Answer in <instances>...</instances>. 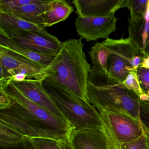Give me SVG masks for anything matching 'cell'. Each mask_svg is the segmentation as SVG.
I'll return each mask as SVG.
<instances>
[{
    "instance_id": "cell-1",
    "label": "cell",
    "mask_w": 149,
    "mask_h": 149,
    "mask_svg": "<svg viewBox=\"0 0 149 149\" xmlns=\"http://www.w3.org/2000/svg\"><path fill=\"white\" fill-rule=\"evenodd\" d=\"M0 87L12 99L9 106L0 109V122L30 139L69 137L74 129L68 122L29 100L12 81Z\"/></svg>"
},
{
    "instance_id": "cell-2",
    "label": "cell",
    "mask_w": 149,
    "mask_h": 149,
    "mask_svg": "<svg viewBox=\"0 0 149 149\" xmlns=\"http://www.w3.org/2000/svg\"><path fill=\"white\" fill-rule=\"evenodd\" d=\"M88 95L90 103L98 110L122 112L149 126V102L143 101L122 83L91 67L89 75Z\"/></svg>"
},
{
    "instance_id": "cell-3",
    "label": "cell",
    "mask_w": 149,
    "mask_h": 149,
    "mask_svg": "<svg viewBox=\"0 0 149 149\" xmlns=\"http://www.w3.org/2000/svg\"><path fill=\"white\" fill-rule=\"evenodd\" d=\"M82 40L72 39L63 42L60 52L44 71L47 76L90 102L88 80L91 67L86 59Z\"/></svg>"
},
{
    "instance_id": "cell-4",
    "label": "cell",
    "mask_w": 149,
    "mask_h": 149,
    "mask_svg": "<svg viewBox=\"0 0 149 149\" xmlns=\"http://www.w3.org/2000/svg\"><path fill=\"white\" fill-rule=\"evenodd\" d=\"M89 56L92 67L119 83L137 70L145 59L129 38H108L96 42L91 47Z\"/></svg>"
},
{
    "instance_id": "cell-5",
    "label": "cell",
    "mask_w": 149,
    "mask_h": 149,
    "mask_svg": "<svg viewBox=\"0 0 149 149\" xmlns=\"http://www.w3.org/2000/svg\"><path fill=\"white\" fill-rule=\"evenodd\" d=\"M42 85L74 130H103L99 112L90 103L78 97L64 85L48 76L42 79Z\"/></svg>"
},
{
    "instance_id": "cell-6",
    "label": "cell",
    "mask_w": 149,
    "mask_h": 149,
    "mask_svg": "<svg viewBox=\"0 0 149 149\" xmlns=\"http://www.w3.org/2000/svg\"><path fill=\"white\" fill-rule=\"evenodd\" d=\"M103 130L113 149L134 141L146 133L147 128L137 119L122 112L102 110L98 111Z\"/></svg>"
},
{
    "instance_id": "cell-7",
    "label": "cell",
    "mask_w": 149,
    "mask_h": 149,
    "mask_svg": "<svg viewBox=\"0 0 149 149\" xmlns=\"http://www.w3.org/2000/svg\"><path fill=\"white\" fill-rule=\"evenodd\" d=\"M0 35L17 45L48 55L56 56L62 42L50 34L0 28Z\"/></svg>"
},
{
    "instance_id": "cell-8",
    "label": "cell",
    "mask_w": 149,
    "mask_h": 149,
    "mask_svg": "<svg viewBox=\"0 0 149 149\" xmlns=\"http://www.w3.org/2000/svg\"><path fill=\"white\" fill-rule=\"evenodd\" d=\"M0 66L12 78L16 74L26 75L27 79L40 80L47 75L44 67L26 57L0 47Z\"/></svg>"
},
{
    "instance_id": "cell-9",
    "label": "cell",
    "mask_w": 149,
    "mask_h": 149,
    "mask_svg": "<svg viewBox=\"0 0 149 149\" xmlns=\"http://www.w3.org/2000/svg\"><path fill=\"white\" fill-rule=\"evenodd\" d=\"M117 20L115 15L106 17H77L75 24L81 39L89 42L109 38L111 34L116 30Z\"/></svg>"
},
{
    "instance_id": "cell-10",
    "label": "cell",
    "mask_w": 149,
    "mask_h": 149,
    "mask_svg": "<svg viewBox=\"0 0 149 149\" xmlns=\"http://www.w3.org/2000/svg\"><path fill=\"white\" fill-rule=\"evenodd\" d=\"M127 0H73L75 13L80 18L109 17L123 8Z\"/></svg>"
},
{
    "instance_id": "cell-11",
    "label": "cell",
    "mask_w": 149,
    "mask_h": 149,
    "mask_svg": "<svg viewBox=\"0 0 149 149\" xmlns=\"http://www.w3.org/2000/svg\"><path fill=\"white\" fill-rule=\"evenodd\" d=\"M42 79H26L21 82H12L29 100L63 121L68 122L44 90L42 85Z\"/></svg>"
},
{
    "instance_id": "cell-12",
    "label": "cell",
    "mask_w": 149,
    "mask_h": 149,
    "mask_svg": "<svg viewBox=\"0 0 149 149\" xmlns=\"http://www.w3.org/2000/svg\"><path fill=\"white\" fill-rule=\"evenodd\" d=\"M128 21V38L144 57L149 58V0L143 15L130 17Z\"/></svg>"
},
{
    "instance_id": "cell-13",
    "label": "cell",
    "mask_w": 149,
    "mask_h": 149,
    "mask_svg": "<svg viewBox=\"0 0 149 149\" xmlns=\"http://www.w3.org/2000/svg\"><path fill=\"white\" fill-rule=\"evenodd\" d=\"M69 139L74 149H113L101 129L73 130Z\"/></svg>"
},
{
    "instance_id": "cell-14",
    "label": "cell",
    "mask_w": 149,
    "mask_h": 149,
    "mask_svg": "<svg viewBox=\"0 0 149 149\" xmlns=\"http://www.w3.org/2000/svg\"><path fill=\"white\" fill-rule=\"evenodd\" d=\"M50 1L35 0L31 4L19 8H0V12L19 17L42 26L43 15L48 9Z\"/></svg>"
},
{
    "instance_id": "cell-15",
    "label": "cell",
    "mask_w": 149,
    "mask_h": 149,
    "mask_svg": "<svg viewBox=\"0 0 149 149\" xmlns=\"http://www.w3.org/2000/svg\"><path fill=\"white\" fill-rule=\"evenodd\" d=\"M74 10L73 6L65 0H51L43 15L42 26L51 27L65 21Z\"/></svg>"
},
{
    "instance_id": "cell-16",
    "label": "cell",
    "mask_w": 149,
    "mask_h": 149,
    "mask_svg": "<svg viewBox=\"0 0 149 149\" xmlns=\"http://www.w3.org/2000/svg\"><path fill=\"white\" fill-rule=\"evenodd\" d=\"M0 47L37 63L45 68L51 63L56 56L41 54L21 47L1 35H0Z\"/></svg>"
},
{
    "instance_id": "cell-17",
    "label": "cell",
    "mask_w": 149,
    "mask_h": 149,
    "mask_svg": "<svg viewBox=\"0 0 149 149\" xmlns=\"http://www.w3.org/2000/svg\"><path fill=\"white\" fill-rule=\"evenodd\" d=\"M0 28L22 31H34L48 34L45 28L16 16L0 12Z\"/></svg>"
},
{
    "instance_id": "cell-18",
    "label": "cell",
    "mask_w": 149,
    "mask_h": 149,
    "mask_svg": "<svg viewBox=\"0 0 149 149\" xmlns=\"http://www.w3.org/2000/svg\"><path fill=\"white\" fill-rule=\"evenodd\" d=\"M25 137L13 129L0 122V146L17 143Z\"/></svg>"
},
{
    "instance_id": "cell-19",
    "label": "cell",
    "mask_w": 149,
    "mask_h": 149,
    "mask_svg": "<svg viewBox=\"0 0 149 149\" xmlns=\"http://www.w3.org/2000/svg\"><path fill=\"white\" fill-rule=\"evenodd\" d=\"M141 89L149 102V58H145L136 70Z\"/></svg>"
},
{
    "instance_id": "cell-20",
    "label": "cell",
    "mask_w": 149,
    "mask_h": 149,
    "mask_svg": "<svg viewBox=\"0 0 149 149\" xmlns=\"http://www.w3.org/2000/svg\"><path fill=\"white\" fill-rule=\"evenodd\" d=\"M122 84L125 87L136 93L143 101L149 102L140 87L136 70L131 71Z\"/></svg>"
},
{
    "instance_id": "cell-21",
    "label": "cell",
    "mask_w": 149,
    "mask_h": 149,
    "mask_svg": "<svg viewBox=\"0 0 149 149\" xmlns=\"http://www.w3.org/2000/svg\"><path fill=\"white\" fill-rule=\"evenodd\" d=\"M149 0H127L126 7L130 10L131 17H140L145 13Z\"/></svg>"
},
{
    "instance_id": "cell-22",
    "label": "cell",
    "mask_w": 149,
    "mask_h": 149,
    "mask_svg": "<svg viewBox=\"0 0 149 149\" xmlns=\"http://www.w3.org/2000/svg\"><path fill=\"white\" fill-rule=\"evenodd\" d=\"M37 149H61L59 140L49 138L31 139Z\"/></svg>"
},
{
    "instance_id": "cell-23",
    "label": "cell",
    "mask_w": 149,
    "mask_h": 149,
    "mask_svg": "<svg viewBox=\"0 0 149 149\" xmlns=\"http://www.w3.org/2000/svg\"><path fill=\"white\" fill-rule=\"evenodd\" d=\"M120 149H148L146 133L136 140L123 144Z\"/></svg>"
},
{
    "instance_id": "cell-24",
    "label": "cell",
    "mask_w": 149,
    "mask_h": 149,
    "mask_svg": "<svg viewBox=\"0 0 149 149\" xmlns=\"http://www.w3.org/2000/svg\"><path fill=\"white\" fill-rule=\"evenodd\" d=\"M35 0H0V8H19L33 3Z\"/></svg>"
},
{
    "instance_id": "cell-25",
    "label": "cell",
    "mask_w": 149,
    "mask_h": 149,
    "mask_svg": "<svg viewBox=\"0 0 149 149\" xmlns=\"http://www.w3.org/2000/svg\"><path fill=\"white\" fill-rule=\"evenodd\" d=\"M0 149H37L31 139L25 137L21 141L14 144L0 146Z\"/></svg>"
},
{
    "instance_id": "cell-26",
    "label": "cell",
    "mask_w": 149,
    "mask_h": 149,
    "mask_svg": "<svg viewBox=\"0 0 149 149\" xmlns=\"http://www.w3.org/2000/svg\"><path fill=\"white\" fill-rule=\"evenodd\" d=\"M11 103V97L7 94L3 88L0 87V109L7 108Z\"/></svg>"
},
{
    "instance_id": "cell-27",
    "label": "cell",
    "mask_w": 149,
    "mask_h": 149,
    "mask_svg": "<svg viewBox=\"0 0 149 149\" xmlns=\"http://www.w3.org/2000/svg\"><path fill=\"white\" fill-rule=\"evenodd\" d=\"M61 149H74L70 143L69 137L63 138L59 139Z\"/></svg>"
},
{
    "instance_id": "cell-28",
    "label": "cell",
    "mask_w": 149,
    "mask_h": 149,
    "mask_svg": "<svg viewBox=\"0 0 149 149\" xmlns=\"http://www.w3.org/2000/svg\"><path fill=\"white\" fill-rule=\"evenodd\" d=\"M146 140H147V147H148V149H149V126L146 131Z\"/></svg>"
}]
</instances>
